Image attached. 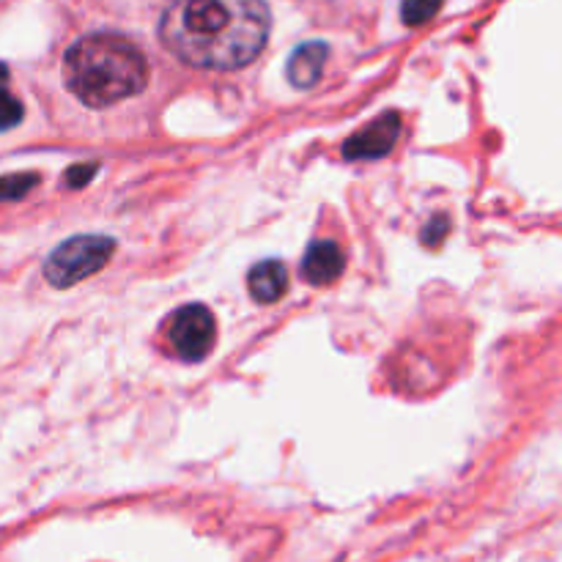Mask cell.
Masks as SVG:
<instances>
[{"instance_id":"12","label":"cell","mask_w":562,"mask_h":562,"mask_svg":"<svg viewBox=\"0 0 562 562\" xmlns=\"http://www.w3.org/2000/svg\"><path fill=\"white\" fill-rule=\"evenodd\" d=\"M93 173H97V165H75L69 176H66V181H69V187H82Z\"/></svg>"},{"instance_id":"5","label":"cell","mask_w":562,"mask_h":562,"mask_svg":"<svg viewBox=\"0 0 562 562\" xmlns=\"http://www.w3.org/2000/svg\"><path fill=\"white\" fill-rule=\"evenodd\" d=\"M401 135V119L398 113H384L373 119L371 124L362 126L360 132L344 143V157L346 159H379L390 154Z\"/></svg>"},{"instance_id":"9","label":"cell","mask_w":562,"mask_h":562,"mask_svg":"<svg viewBox=\"0 0 562 562\" xmlns=\"http://www.w3.org/2000/svg\"><path fill=\"white\" fill-rule=\"evenodd\" d=\"M439 9H442V0H404L401 3V16H404L406 25L417 27L426 25L431 16H437Z\"/></svg>"},{"instance_id":"8","label":"cell","mask_w":562,"mask_h":562,"mask_svg":"<svg viewBox=\"0 0 562 562\" xmlns=\"http://www.w3.org/2000/svg\"><path fill=\"white\" fill-rule=\"evenodd\" d=\"M327 44L307 42L296 47L289 58V80L296 88H313L324 71V60H327Z\"/></svg>"},{"instance_id":"11","label":"cell","mask_w":562,"mask_h":562,"mask_svg":"<svg viewBox=\"0 0 562 562\" xmlns=\"http://www.w3.org/2000/svg\"><path fill=\"white\" fill-rule=\"evenodd\" d=\"M22 121V104L20 99L11 97L3 86H0V130H11Z\"/></svg>"},{"instance_id":"2","label":"cell","mask_w":562,"mask_h":562,"mask_svg":"<svg viewBox=\"0 0 562 562\" xmlns=\"http://www.w3.org/2000/svg\"><path fill=\"white\" fill-rule=\"evenodd\" d=\"M64 82L88 108H110L146 88V55L119 33H91L66 49Z\"/></svg>"},{"instance_id":"7","label":"cell","mask_w":562,"mask_h":562,"mask_svg":"<svg viewBox=\"0 0 562 562\" xmlns=\"http://www.w3.org/2000/svg\"><path fill=\"white\" fill-rule=\"evenodd\" d=\"M247 289H250L252 300L261 302V305L280 302L289 291V269H285V263L274 261V258L256 263L247 274Z\"/></svg>"},{"instance_id":"6","label":"cell","mask_w":562,"mask_h":562,"mask_svg":"<svg viewBox=\"0 0 562 562\" xmlns=\"http://www.w3.org/2000/svg\"><path fill=\"white\" fill-rule=\"evenodd\" d=\"M346 261L335 241H313L302 261V274L311 285H329L340 278Z\"/></svg>"},{"instance_id":"3","label":"cell","mask_w":562,"mask_h":562,"mask_svg":"<svg viewBox=\"0 0 562 562\" xmlns=\"http://www.w3.org/2000/svg\"><path fill=\"white\" fill-rule=\"evenodd\" d=\"M113 250L115 241L110 236H71L49 252V258L44 261V278L53 289H71V285L97 274L110 261Z\"/></svg>"},{"instance_id":"1","label":"cell","mask_w":562,"mask_h":562,"mask_svg":"<svg viewBox=\"0 0 562 562\" xmlns=\"http://www.w3.org/2000/svg\"><path fill=\"white\" fill-rule=\"evenodd\" d=\"M269 27L263 0H173L159 20V38L184 64L234 71L263 53Z\"/></svg>"},{"instance_id":"4","label":"cell","mask_w":562,"mask_h":562,"mask_svg":"<svg viewBox=\"0 0 562 562\" xmlns=\"http://www.w3.org/2000/svg\"><path fill=\"white\" fill-rule=\"evenodd\" d=\"M165 338L179 360L201 362L212 351L217 327L209 307L203 305H184L165 322Z\"/></svg>"},{"instance_id":"13","label":"cell","mask_w":562,"mask_h":562,"mask_svg":"<svg viewBox=\"0 0 562 562\" xmlns=\"http://www.w3.org/2000/svg\"><path fill=\"white\" fill-rule=\"evenodd\" d=\"M445 231H448V220L437 217L434 220V225H428V228L423 231V241H426V245H437V241L445 236Z\"/></svg>"},{"instance_id":"10","label":"cell","mask_w":562,"mask_h":562,"mask_svg":"<svg viewBox=\"0 0 562 562\" xmlns=\"http://www.w3.org/2000/svg\"><path fill=\"white\" fill-rule=\"evenodd\" d=\"M36 184H38V176L33 173L3 176V179H0V201H14V198L27 195Z\"/></svg>"}]
</instances>
